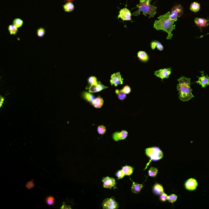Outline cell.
Here are the masks:
<instances>
[{
  "label": "cell",
  "mask_w": 209,
  "mask_h": 209,
  "mask_svg": "<svg viewBox=\"0 0 209 209\" xmlns=\"http://www.w3.org/2000/svg\"><path fill=\"white\" fill-rule=\"evenodd\" d=\"M151 48L154 50L157 47L159 50L162 51L164 49V47L158 41H154L151 44Z\"/></svg>",
  "instance_id": "cell-22"
},
{
  "label": "cell",
  "mask_w": 209,
  "mask_h": 209,
  "mask_svg": "<svg viewBox=\"0 0 209 209\" xmlns=\"http://www.w3.org/2000/svg\"><path fill=\"white\" fill-rule=\"evenodd\" d=\"M0 101H1V102H0V103H1V107L2 106V105L3 104V102L4 101V98L3 97H2L1 96V99H0Z\"/></svg>",
  "instance_id": "cell-39"
},
{
  "label": "cell",
  "mask_w": 209,
  "mask_h": 209,
  "mask_svg": "<svg viewBox=\"0 0 209 209\" xmlns=\"http://www.w3.org/2000/svg\"><path fill=\"white\" fill-rule=\"evenodd\" d=\"M128 135V132L125 130H122L121 132H116L112 135V138L116 141L122 140L126 139Z\"/></svg>",
  "instance_id": "cell-14"
},
{
  "label": "cell",
  "mask_w": 209,
  "mask_h": 209,
  "mask_svg": "<svg viewBox=\"0 0 209 209\" xmlns=\"http://www.w3.org/2000/svg\"><path fill=\"white\" fill-rule=\"evenodd\" d=\"M88 83L91 86L92 85H95L98 83L97 78L95 76H91L88 78Z\"/></svg>",
  "instance_id": "cell-31"
},
{
  "label": "cell",
  "mask_w": 209,
  "mask_h": 209,
  "mask_svg": "<svg viewBox=\"0 0 209 209\" xmlns=\"http://www.w3.org/2000/svg\"><path fill=\"white\" fill-rule=\"evenodd\" d=\"M83 96L84 99L91 104H92L94 100L95 99V97L93 94L86 92H83Z\"/></svg>",
  "instance_id": "cell-20"
},
{
  "label": "cell",
  "mask_w": 209,
  "mask_h": 209,
  "mask_svg": "<svg viewBox=\"0 0 209 209\" xmlns=\"http://www.w3.org/2000/svg\"><path fill=\"white\" fill-rule=\"evenodd\" d=\"M153 192L155 194L160 195L164 192V190L161 185L158 183H157L153 187Z\"/></svg>",
  "instance_id": "cell-17"
},
{
  "label": "cell",
  "mask_w": 209,
  "mask_h": 209,
  "mask_svg": "<svg viewBox=\"0 0 209 209\" xmlns=\"http://www.w3.org/2000/svg\"><path fill=\"white\" fill-rule=\"evenodd\" d=\"M200 9V5L197 2H194L191 4L190 9L194 12H198Z\"/></svg>",
  "instance_id": "cell-24"
},
{
  "label": "cell",
  "mask_w": 209,
  "mask_h": 209,
  "mask_svg": "<svg viewBox=\"0 0 209 209\" xmlns=\"http://www.w3.org/2000/svg\"><path fill=\"white\" fill-rule=\"evenodd\" d=\"M209 22V19L207 20L203 18H196L194 20L195 23L200 29L208 26Z\"/></svg>",
  "instance_id": "cell-15"
},
{
  "label": "cell",
  "mask_w": 209,
  "mask_h": 209,
  "mask_svg": "<svg viewBox=\"0 0 209 209\" xmlns=\"http://www.w3.org/2000/svg\"><path fill=\"white\" fill-rule=\"evenodd\" d=\"M125 175H130L133 172V167L129 166H124L122 167V170Z\"/></svg>",
  "instance_id": "cell-23"
},
{
  "label": "cell",
  "mask_w": 209,
  "mask_h": 209,
  "mask_svg": "<svg viewBox=\"0 0 209 209\" xmlns=\"http://www.w3.org/2000/svg\"><path fill=\"white\" fill-rule=\"evenodd\" d=\"M122 90L125 94H128L131 92V89H130V87L128 86H125L124 87L123 90Z\"/></svg>",
  "instance_id": "cell-36"
},
{
  "label": "cell",
  "mask_w": 209,
  "mask_h": 209,
  "mask_svg": "<svg viewBox=\"0 0 209 209\" xmlns=\"http://www.w3.org/2000/svg\"><path fill=\"white\" fill-rule=\"evenodd\" d=\"M63 8L65 12H70L74 11L75 6L72 2H68L63 5Z\"/></svg>",
  "instance_id": "cell-16"
},
{
  "label": "cell",
  "mask_w": 209,
  "mask_h": 209,
  "mask_svg": "<svg viewBox=\"0 0 209 209\" xmlns=\"http://www.w3.org/2000/svg\"><path fill=\"white\" fill-rule=\"evenodd\" d=\"M138 57L140 60L144 62H147L149 59V56L147 55V54L143 51L139 52L138 53Z\"/></svg>",
  "instance_id": "cell-21"
},
{
  "label": "cell",
  "mask_w": 209,
  "mask_h": 209,
  "mask_svg": "<svg viewBox=\"0 0 209 209\" xmlns=\"http://www.w3.org/2000/svg\"><path fill=\"white\" fill-rule=\"evenodd\" d=\"M104 184L103 187L104 188H110L112 187H115L116 186V180L113 178H110L108 176L104 178L102 180Z\"/></svg>",
  "instance_id": "cell-9"
},
{
  "label": "cell",
  "mask_w": 209,
  "mask_h": 209,
  "mask_svg": "<svg viewBox=\"0 0 209 209\" xmlns=\"http://www.w3.org/2000/svg\"><path fill=\"white\" fill-rule=\"evenodd\" d=\"M116 175H117V177H118V179H120L121 178H123L125 176V174L124 173L122 170H119L117 172Z\"/></svg>",
  "instance_id": "cell-35"
},
{
  "label": "cell",
  "mask_w": 209,
  "mask_h": 209,
  "mask_svg": "<svg viewBox=\"0 0 209 209\" xmlns=\"http://www.w3.org/2000/svg\"><path fill=\"white\" fill-rule=\"evenodd\" d=\"M116 93L117 94L118 96V99L121 100H123L126 97V95L125 93H124L122 90H116Z\"/></svg>",
  "instance_id": "cell-28"
},
{
  "label": "cell",
  "mask_w": 209,
  "mask_h": 209,
  "mask_svg": "<svg viewBox=\"0 0 209 209\" xmlns=\"http://www.w3.org/2000/svg\"><path fill=\"white\" fill-rule=\"evenodd\" d=\"M107 88V87L104 86L100 81H99L97 84L91 85L90 87L89 91L90 93L97 92Z\"/></svg>",
  "instance_id": "cell-12"
},
{
  "label": "cell",
  "mask_w": 209,
  "mask_h": 209,
  "mask_svg": "<svg viewBox=\"0 0 209 209\" xmlns=\"http://www.w3.org/2000/svg\"><path fill=\"white\" fill-rule=\"evenodd\" d=\"M158 173V170L155 167H151L148 171V175L151 177H155Z\"/></svg>",
  "instance_id": "cell-29"
},
{
  "label": "cell",
  "mask_w": 209,
  "mask_h": 209,
  "mask_svg": "<svg viewBox=\"0 0 209 209\" xmlns=\"http://www.w3.org/2000/svg\"><path fill=\"white\" fill-rule=\"evenodd\" d=\"M143 187L142 184H139L133 182V185L131 187V190L134 193L138 194L141 191L142 188Z\"/></svg>",
  "instance_id": "cell-19"
},
{
  "label": "cell",
  "mask_w": 209,
  "mask_h": 209,
  "mask_svg": "<svg viewBox=\"0 0 209 209\" xmlns=\"http://www.w3.org/2000/svg\"><path fill=\"white\" fill-rule=\"evenodd\" d=\"M97 131L100 135H104L106 131V127L103 125H100L98 127Z\"/></svg>",
  "instance_id": "cell-33"
},
{
  "label": "cell",
  "mask_w": 209,
  "mask_h": 209,
  "mask_svg": "<svg viewBox=\"0 0 209 209\" xmlns=\"http://www.w3.org/2000/svg\"><path fill=\"white\" fill-rule=\"evenodd\" d=\"M25 187L28 190H30V189H32L33 188H34L35 187V185L34 184V182H33V180L27 182Z\"/></svg>",
  "instance_id": "cell-34"
},
{
  "label": "cell",
  "mask_w": 209,
  "mask_h": 209,
  "mask_svg": "<svg viewBox=\"0 0 209 209\" xmlns=\"http://www.w3.org/2000/svg\"><path fill=\"white\" fill-rule=\"evenodd\" d=\"M123 79L122 78L120 72L114 73L111 76V85H114L115 87H117L119 84H123Z\"/></svg>",
  "instance_id": "cell-8"
},
{
  "label": "cell",
  "mask_w": 209,
  "mask_h": 209,
  "mask_svg": "<svg viewBox=\"0 0 209 209\" xmlns=\"http://www.w3.org/2000/svg\"><path fill=\"white\" fill-rule=\"evenodd\" d=\"M45 34V30L43 27H39L38 30H37V35L38 36L39 38H42L44 35Z\"/></svg>",
  "instance_id": "cell-30"
},
{
  "label": "cell",
  "mask_w": 209,
  "mask_h": 209,
  "mask_svg": "<svg viewBox=\"0 0 209 209\" xmlns=\"http://www.w3.org/2000/svg\"><path fill=\"white\" fill-rule=\"evenodd\" d=\"M146 155L151 160L157 161L159 160L163 157L162 151L158 147H152L145 149Z\"/></svg>",
  "instance_id": "cell-4"
},
{
  "label": "cell",
  "mask_w": 209,
  "mask_h": 209,
  "mask_svg": "<svg viewBox=\"0 0 209 209\" xmlns=\"http://www.w3.org/2000/svg\"><path fill=\"white\" fill-rule=\"evenodd\" d=\"M167 197H168V196L166 194L163 192L161 194L160 200L162 201H166L167 200Z\"/></svg>",
  "instance_id": "cell-37"
},
{
  "label": "cell",
  "mask_w": 209,
  "mask_h": 209,
  "mask_svg": "<svg viewBox=\"0 0 209 209\" xmlns=\"http://www.w3.org/2000/svg\"><path fill=\"white\" fill-rule=\"evenodd\" d=\"M131 12L127 8H125L121 9L118 18H121L123 21H131Z\"/></svg>",
  "instance_id": "cell-11"
},
{
  "label": "cell",
  "mask_w": 209,
  "mask_h": 209,
  "mask_svg": "<svg viewBox=\"0 0 209 209\" xmlns=\"http://www.w3.org/2000/svg\"><path fill=\"white\" fill-rule=\"evenodd\" d=\"M102 205L104 209H117L119 207L118 203L113 197L105 199Z\"/></svg>",
  "instance_id": "cell-5"
},
{
  "label": "cell",
  "mask_w": 209,
  "mask_h": 209,
  "mask_svg": "<svg viewBox=\"0 0 209 209\" xmlns=\"http://www.w3.org/2000/svg\"><path fill=\"white\" fill-rule=\"evenodd\" d=\"M23 21L19 18H16L13 21V24L18 28L21 27L23 25Z\"/></svg>",
  "instance_id": "cell-27"
},
{
  "label": "cell",
  "mask_w": 209,
  "mask_h": 209,
  "mask_svg": "<svg viewBox=\"0 0 209 209\" xmlns=\"http://www.w3.org/2000/svg\"><path fill=\"white\" fill-rule=\"evenodd\" d=\"M61 209H71L72 207L70 206H68V205H66L65 204V203H63V206H61L60 208Z\"/></svg>",
  "instance_id": "cell-38"
},
{
  "label": "cell",
  "mask_w": 209,
  "mask_h": 209,
  "mask_svg": "<svg viewBox=\"0 0 209 209\" xmlns=\"http://www.w3.org/2000/svg\"><path fill=\"white\" fill-rule=\"evenodd\" d=\"M202 73V76L201 77H198V81H196L195 83H197V84H199V85H201L202 88H205L207 87V86H209V76L208 74H206V75H204V71L200 72Z\"/></svg>",
  "instance_id": "cell-10"
},
{
  "label": "cell",
  "mask_w": 209,
  "mask_h": 209,
  "mask_svg": "<svg viewBox=\"0 0 209 209\" xmlns=\"http://www.w3.org/2000/svg\"><path fill=\"white\" fill-rule=\"evenodd\" d=\"M185 187L188 190L193 191L196 189L198 186L197 181L194 178L188 179L185 183Z\"/></svg>",
  "instance_id": "cell-13"
},
{
  "label": "cell",
  "mask_w": 209,
  "mask_h": 209,
  "mask_svg": "<svg viewBox=\"0 0 209 209\" xmlns=\"http://www.w3.org/2000/svg\"><path fill=\"white\" fill-rule=\"evenodd\" d=\"M179 84L177 85V90L178 91L179 99L182 102H188L194 97L192 94V90L190 88L191 78L182 76L178 79Z\"/></svg>",
  "instance_id": "cell-2"
},
{
  "label": "cell",
  "mask_w": 209,
  "mask_h": 209,
  "mask_svg": "<svg viewBox=\"0 0 209 209\" xmlns=\"http://www.w3.org/2000/svg\"><path fill=\"white\" fill-rule=\"evenodd\" d=\"M183 14V8L180 5H175L173 7L170 14V19L174 20L180 17Z\"/></svg>",
  "instance_id": "cell-6"
},
{
  "label": "cell",
  "mask_w": 209,
  "mask_h": 209,
  "mask_svg": "<svg viewBox=\"0 0 209 209\" xmlns=\"http://www.w3.org/2000/svg\"><path fill=\"white\" fill-rule=\"evenodd\" d=\"M104 104V100L100 96H98L97 98L94 99L92 102V105L96 108H101Z\"/></svg>",
  "instance_id": "cell-18"
},
{
  "label": "cell",
  "mask_w": 209,
  "mask_h": 209,
  "mask_svg": "<svg viewBox=\"0 0 209 209\" xmlns=\"http://www.w3.org/2000/svg\"><path fill=\"white\" fill-rule=\"evenodd\" d=\"M171 73V68L161 69L155 72V75L159 78H161L162 80L164 78H169V76Z\"/></svg>",
  "instance_id": "cell-7"
},
{
  "label": "cell",
  "mask_w": 209,
  "mask_h": 209,
  "mask_svg": "<svg viewBox=\"0 0 209 209\" xmlns=\"http://www.w3.org/2000/svg\"><path fill=\"white\" fill-rule=\"evenodd\" d=\"M8 30L11 35H15L18 33V28L14 25H10L8 27Z\"/></svg>",
  "instance_id": "cell-25"
},
{
  "label": "cell",
  "mask_w": 209,
  "mask_h": 209,
  "mask_svg": "<svg viewBox=\"0 0 209 209\" xmlns=\"http://www.w3.org/2000/svg\"><path fill=\"white\" fill-rule=\"evenodd\" d=\"M170 12H167L163 15L160 16L158 19L159 20H156L154 24V27L157 30H163L168 33L167 39H170L173 35L172 32L175 29V25H174L175 22L178 20L177 19L172 20L170 19Z\"/></svg>",
  "instance_id": "cell-1"
},
{
  "label": "cell",
  "mask_w": 209,
  "mask_h": 209,
  "mask_svg": "<svg viewBox=\"0 0 209 209\" xmlns=\"http://www.w3.org/2000/svg\"><path fill=\"white\" fill-rule=\"evenodd\" d=\"M177 199V196L175 194H171V195L168 196L167 197V200L171 203H173L175 202Z\"/></svg>",
  "instance_id": "cell-32"
},
{
  "label": "cell",
  "mask_w": 209,
  "mask_h": 209,
  "mask_svg": "<svg viewBox=\"0 0 209 209\" xmlns=\"http://www.w3.org/2000/svg\"><path fill=\"white\" fill-rule=\"evenodd\" d=\"M45 202L49 206H54L55 205V198L52 196H49L45 198Z\"/></svg>",
  "instance_id": "cell-26"
},
{
  "label": "cell",
  "mask_w": 209,
  "mask_h": 209,
  "mask_svg": "<svg viewBox=\"0 0 209 209\" xmlns=\"http://www.w3.org/2000/svg\"><path fill=\"white\" fill-rule=\"evenodd\" d=\"M152 0H140L139 4L137 5V7L139 8V9L136 12L132 13V15L134 16H138L140 14V12H143V14L145 17H147V15H149V18L154 17L157 12L156 9L157 7L156 6H153L151 5V1Z\"/></svg>",
  "instance_id": "cell-3"
},
{
  "label": "cell",
  "mask_w": 209,
  "mask_h": 209,
  "mask_svg": "<svg viewBox=\"0 0 209 209\" xmlns=\"http://www.w3.org/2000/svg\"><path fill=\"white\" fill-rule=\"evenodd\" d=\"M66 1H67L72 2L74 1V0H66Z\"/></svg>",
  "instance_id": "cell-40"
}]
</instances>
